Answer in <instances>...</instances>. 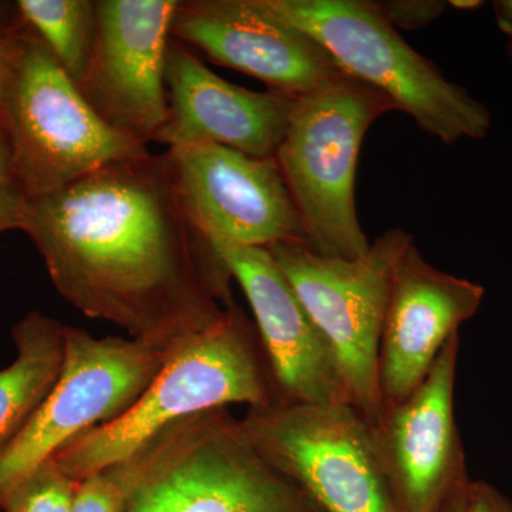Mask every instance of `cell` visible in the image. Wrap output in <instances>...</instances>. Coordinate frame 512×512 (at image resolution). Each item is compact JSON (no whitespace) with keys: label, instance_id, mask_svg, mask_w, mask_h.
Listing matches in <instances>:
<instances>
[{"label":"cell","instance_id":"6da1fadb","mask_svg":"<svg viewBox=\"0 0 512 512\" xmlns=\"http://www.w3.org/2000/svg\"><path fill=\"white\" fill-rule=\"evenodd\" d=\"M22 231L63 299L130 338H188L235 305L234 278L185 208L165 153L28 198Z\"/></svg>","mask_w":512,"mask_h":512},{"label":"cell","instance_id":"7a4b0ae2","mask_svg":"<svg viewBox=\"0 0 512 512\" xmlns=\"http://www.w3.org/2000/svg\"><path fill=\"white\" fill-rule=\"evenodd\" d=\"M279 400L258 329L235 303L181 346L126 414L77 437L52 460L80 481L136 456L168 427L195 414L231 404L259 409Z\"/></svg>","mask_w":512,"mask_h":512},{"label":"cell","instance_id":"3957f363","mask_svg":"<svg viewBox=\"0 0 512 512\" xmlns=\"http://www.w3.org/2000/svg\"><path fill=\"white\" fill-rule=\"evenodd\" d=\"M126 512L323 511L221 407L178 421L144 447Z\"/></svg>","mask_w":512,"mask_h":512},{"label":"cell","instance_id":"277c9868","mask_svg":"<svg viewBox=\"0 0 512 512\" xmlns=\"http://www.w3.org/2000/svg\"><path fill=\"white\" fill-rule=\"evenodd\" d=\"M392 110L386 93L348 74L296 97L275 158L316 254L356 259L369 251L356 214L357 158L369 127Z\"/></svg>","mask_w":512,"mask_h":512},{"label":"cell","instance_id":"5b68a950","mask_svg":"<svg viewBox=\"0 0 512 512\" xmlns=\"http://www.w3.org/2000/svg\"><path fill=\"white\" fill-rule=\"evenodd\" d=\"M308 33L348 76L382 90L397 110L446 144L480 140L491 127L484 104L448 82L430 60L404 42L369 0H259Z\"/></svg>","mask_w":512,"mask_h":512},{"label":"cell","instance_id":"8992f818","mask_svg":"<svg viewBox=\"0 0 512 512\" xmlns=\"http://www.w3.org/2000/svg\"><path fill=\"white\" fill-rule=\"evenodd\" d=\"M0 120L12 150L16 187L28 198L150 154L146 144L101 119L32 29L0 100Z\"/></svg>","mask_w":512,"mask_h":512},{"label":"cell","instance_id":"52a82bcc","mask_svg":"<svg viewBox=\"0 0 512 512\" xmlns=\"http://www.w3.org/2000/svg\"><path fill=\"white\" fill-rule=\"evenodd\" d=\"M190 338H96L64 326L63 366L55 386L0 450V503L13 485L67 444L126 414Z\"/></svg>","mask_w":512,"mask_h":512},{"label":"cell","instance_id":"ba28073f","mask_svg":"<svg viewBox=\"0 0 512 512\" xmlns=\"http://www.w3.org/2000/svg\"><path fill=\"white\" fill-rule=\"evenodd\" d=\"M413 244L402 228L380 235L356 259L328 258L308 245L285 242L268 248L299 301L335 353L353 407L370 429L382 420L379 346L393 276Z\"/></svg>","mask_w":512,"mask_h":512},{"label":"cell","instance_id":"9c48e42d","mask_svg":"<svg viewBox=\"0 0 512 512\" xmlns=\"http://www.w3.org/2000/svg\"><path fill=\"white\" fill-rule=\"evenodd\" d=\"M239 420L251 443L323 512H400L372 430L352 404L279 400Z\"/></svg>","mask_w":512,"mask_h":512},{"label":"cell","instance_id":"30bf717a","mask_svg":"<svg viewBox=\"0 0 512 512\" xmlns=\"http://www.w3.org/2000/svg\"><path fill=\"white\" fill-rule=\"evenodd\" d=\"M165 156L185 208L214 248L308 245L275 157L217 144L171 147Z\"/></svg>","mask_w":512,"mask_h":512},{"label":"cell","instance_id":"8fae6325","mask_svg":"<svg viewBox=\"0 0 512 512\" xmlns=\"http://www.w3.org/2000/svg\"><path fill=\"white\" fill-rule=\"evenodd\" d=\"M178 0H97L96 37L79 87L114 130L156 141L168 119L165 59Z\"/></svg>","mask_w":512,"mask_h":512},{"label":"cell","instance_id":"7c38bea8","mask_svg":"<svg viewBox=\"0 0 512 512\" xmlns=\"http://www.w3.org/2000/svg\"><path fill=\"white\" fill-rule=\"evenodd\" d=\"M458 335L448 340L419 389L373 427L377 457L400 512H441L468 477L454 417Z\"/></svg>","mask_w":512,"mask_h":512},{"label":"cell","instance_id":"4fadbf2b","mask_svg":"<svg viewBox=\"0 0 512 512\" xmlns=\"http://www.w3.org/2000/svg\"><path fill=\"white\" fill-rule=\"evenodd\" d=\"M171 36L212 62L301 97L343 76L325 47L289 25L259 0H178Z\"/></svg>","mask_w":512,"mask_h":512},{"label":"cell","instance_id":"5bb4252c","mask_svg":"<svg viewBox=\"0 0 512 512\" xmlns=\"http://www.w3.org/2000/svg\"><path fill=\"white\" fill-rule=\"evenodd\" d=\"M483 286L430 265L414 244L390 289L379 346L384 410L406 402L429 376L441 350L483 303Z\"/></svg>","mask_w":512,"mask_h":512},{"label":"cell","instance_id":"9a60e30c","mask_svg":"<svg viewBox=\"0 0 512 512\" xmlns=\"http://www.w3.org/2000/svg\"><path fill=\"white\" fill-rule=\"evenodd\" d=\"M237 279L282 402L352 404L335 353L266 248H215Z\"/></svg>","mask_w":512,"mask_h":512},{"label":"cell","instance_id":"2e32d148","mask_svg":"<svg viewBox=\"0 0 512 512\" xmlns=\"http://www.w3.org/2000/svg\"><path fill=\"white\" fill-rule=\"evenodd\" d=\"M168 119L157 143L168 148L217 144L248 156L275 157L296 97L251 92L221 79L171 39L165 59Z\"/></svg>","mask_w":512,"mask_h":512},{"label":"cell","instance_id":"e0dca14e","mask_svg":"<svg viewBox=\"0 0 512 512\" xmlns=\"http://www.w3.org/2000/svg\"><path fill=\"white\" fill-rule=\"evenodd\" d=\"M16 357L0 369V450L28 423L63 366L64 325L32 311L13 326Z\"/></svg>","mask_w":512,"mask_h":512},{"label":"cell","instance_id":"ac0fdd59","mask_svg":"<svg viewBox=\"0 0 512 512\" xmlns=\"http://www.w3.org/2000/svg\"><path fill=\"white\" fill-rule=\"evenodd\" d=\"M16 8L20 18L45 42L72 82L77 87L82 86L96 37V2L19 0Z\"/></svg>","mask_w":512,"mask_h":512},{"label":"cell","instance_id":"d6986e66","mask_svg":"<svg viewBox=\"0 0 512 512\" xmlns=\"http://www.w3.org/2000/svg\"><path fill=\"white\" fill-rule=\"evenodd\" d=\"M77 484L47 460L13 485L0 503L3 512H73Z\"/></svg>","mask_w":512,"mask_h":512},{"label":"cell","instance_id":"ffe728a7","mask_svg":"<svg viewBox=\"0 0 512 512\" xmlns=\"http://www.w3.org/2000/svg\"><path fill=\"white\" fill-rule=\"evenodd\" d=\"M143 460L144 448L136 456L80 480L73 512H126L128 497L140 477Z\"/></svg>","mask_w":512,"mask_h":512},{"label":"cell","instance_id":"44dd1931","mask_svg":"<svg viewBox=\"0 0 512 512\" xmlns=\"http://www.w3.org/2000/svg\"><path fill=\"white\" fill-rule=\"evenodd\" d=\"M377 10L394 29H421L440 18L447 8L439 0H384L375 2Z\"/></svg>","mask_w":512,"mask_h":512},{"label":"cell","instance_id":"7402d4cb","mask_svg":"<svg viewBox=\"0 0 512 512\" xmlns=\"http://www.w3.org/2000/svg\"><path fill=\"white\" fill-rule=\"evenodd\" d=\"M29 33L30 28L26 25L25 20L20 18V15L12 25L0 28V100H2L16 64L25 50Z\"/></svg>","mask_w":512,"mask_h":512},{"label":"cell","instance_id":"603a6c76","mask_svg":"<svg viewBox=\"0 0 512 512\" xmlns=\"http://www.w3.org/2000/svg\"><path fill=\"white\" fill-rule=\"evenodd\" d=\"M467 512H512V501L493 485L470 480L467 487Z\"/></svg>","mask_w":512,"mask_h":512},{"label":"cell","instance_id":"cb8c5ba5","mask_svg":"<svg viewBox=\"0 0 512 512\" xmlns=\"http://www.w3.org/2000/svg\"><path fill=\"white\" fill-rule=\"evenodd\" d=\"M28 197L13 185L0 187V232L22 229Z\"/></svg>","mask_w":512,"mask_h":512},{"label":"cell","instance_id":"d4e9b609","mask_svg":"<svg viewBox=\"0 0 512 512\" xmlns=\"http://www.w3.org/2000/svg\"><path fill=\"white\" fill-rule=\"evenodd\" d=\"M13 184H15V174H13L12 150H10L8 134L0 120V187Z\"/></svg>","mask_w":512,"mask_h":512},{"label":"cell","instance_id":"484cf974","mask_svg":"<svg viewBox=\"0 0 512 512\" xmlns=\"http://www.w3.org/2000/svg\"><path fill=\"white\" fill-rule=\"evenodd\" d=\"M468 483H470V477L466 478L463 483L458 484L441 512H467Z\"/></svg>","mask_w":512,"mask_h":512},{"label":"cell","instance_id":"4316f807","mask_svg":"<svg viewBox=\"0 0 512 512\" xmlns=\"http://www.w3.org/2000/svg\"><path fill=\"white\" fill-rule=\"evenodd\" d=\"M495 9H497L501 29L507 32L512 39V0H504V2L495 3Z\"/></svg>","mask_w":512,"mask_h":512},{"label":"cell","instance_id":"83f0119b","mask_svg":"<svg viewBox=\"0 0 512 512\" xmlns=\"http://www.w3.org/2000/svg\"><path fill=\"white\" fill-rule=\"evenodd\" d=\"M19 19L18 8L15 6L9 5V3L0 2V28L3 26L12 25L16 20Z\"/></svg>","mask_w":512,"mask_h":512},{"label":"cell","instance_id":"f1b7e54d","mask_svg":"<svg viewBox=\"0 0 512 512\" xmlns=\"http://www.w3.org/2000/svg\"><path fill=\"white\" fill-rule=\"evenodd\" d=\"M451 5L454 6V8H461V9H470L473 8L471 5H480L478 2H451Z\"/></svg>","mask_w":512,"mask_h":512}]
</instances>
